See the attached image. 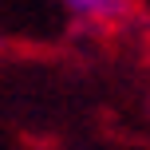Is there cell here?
<instances>
[{
  "label": "cell",
  "instance_id": "6da1fadb",
  "mask_svg": "<svg viewBox=\"0 0 150 150\" xmlns=\"http://www.w3.org/2000/svg\"><path fill=\"white\" fill-rule=\"evenodd\" d=\"M67 12L83 16V20H95V24H115V20H127L130 16V0H59Z\"/></svg>",
  "mask_w": 150,
  "mask_h": 150
}]
</instances>
